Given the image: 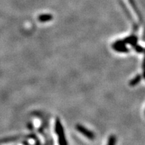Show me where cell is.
<instances>
[{
	"label": "cell",
	"mask_w": 145,
	"mask_h": 145,
	"mask_svg": "<svg viewBox=\"0 0 145 145\" xmlns=\"http://www.w3.org/2000/svg\"><path fill=\"white\" fill-rule=\"evenodd\" d=\"M112 48L115 51L118 52H128L129 51L128 48L126 46V44L123 42L122 40H119L116 41L112 45Z\"/></svg>",
	"instance_id": "cell-2"
},
{
	"label": "cell",
	"mask_w": 145,
	"mask_h": 145,
	"mask_svg": "<svg viewBox=\"0 0 145 145\" xmlns=\"http://www.w3.org/2000/svg\"><path fill=\"white\" fill-rule=\"evenodd\" d=\"M141 79H142V77H141V75H137L135 77H134L133 79H132V80L130 81V83H129L130 86H137V84H138V83L140 82Z\"/></svg>",
	"instance_id": "cell-6"
},
{
	"label": "cell",
	"mask_w": 145,
	"mask_h": 145,
	"mask_svg": "<svg viewBox=\"0 0 145 145\" xmlns=\"http://www.w3.org/2000/svg\"><path fill=\"white\" fill-rule=\"evenodd\" d=\"M133 48L137 52H142L144 51V48H143L142 46H140V45H138V44H136L135 46H133Z\"/></svg>",
	"instance_id": "cell-8"
},
{
	"label": "cell",
	"mask_w": 145,
	"mask_h": 145,
	"mask_svg": "<svg viewBox=\"0 0 145 145\" xmlns=\"http://www.w3.org/2000/svg\"><path fill=\"white\" fill-rule=\"evenodd\" d=\"M142 69H143V77L145 79V55L144 58V61L142 63Z\"/></svg>",
	"instance_id": "cell-9"
},
{
	"label": "cell",
	"mask_w": 145,
	"mask_h": 145,
	"mask_svg": "<svg viewBox=\"0 0 145 145\" xmlns=\"http://www.w3.org/2000/svg\"><path fill=\"white\" fill-rule=\"evenodd\" d=\"M123 42L125 43V44H128L133 47L135 46L136 44H137L138 42V37L135 35H131L130 36H128L126 39L122 40Z\"/></svg>",
	"instance_id": "cell-4"
},
{
	"label": "cell",
	"mask_w": 145,
	"mask_h": 145,
	"mask_svg": "<svg viewBox=\"0 0 145 145\" xmlns=\"http://www.w3.org/2000/svg\"><path fill=\"white\" fill-rule=\"evenodd\" d=\"M55 132L57 134V136L58 137V140H59V143L61 145H66L67 144V142L66 137L65 135L64 129H63V125L61 124V121L59 119H57L55 122Z\"/></svg>",
	"instance_id": "cell-1"
},
{
	"label": "cell",
	"mask_w": 145,
	"mask_h": 145,
	"mask_svg": "<svg viewBox=\"0 0 145 145\" xmlns=\"http://www.w3.org/2000/svg\"><path fill=\"white\" fill-rule=\"evenodd\" d=\"M53 16L50 14H40L39 16V20L40 22H49L52 20Z\"/></svg>",
	"instance_id": "cell-5"
},
{
	"label": "cell",
	"mask_w": 145,
	"mask_h": 145,
	"mask_svg": "<svg viewBox=\"0 0 145 145\" xmlns=\"http://www.w3.org/2000/svg\"><path fill=\"white\" fill-rule=\"evenodd\" d=\"M116 143V138L115 136L112 135L110 138H109L108 144L114 145V144H115Z\"/></svg>",
	"instance_id": "cell-7"
},
{
	"label": "cell",
	"mask_w": 145,
	"mask_h": 145,
	"mask_svg": "<svg viewBox=\"0 0 145 145\" xmlns=\"http://www.w3.org/2000/svg\"><path fill=\"white\" fill-rule=\"evenodd\" d=\"M76 129L79 132L82 134V135L88 138L89 139H93L95 138V134L93 132L91 131V130H88V128H86V127H84L81 124H77L76 126Z\"/></svg>",
	"instance_id": "cell-3"
}]
</instances>
